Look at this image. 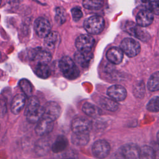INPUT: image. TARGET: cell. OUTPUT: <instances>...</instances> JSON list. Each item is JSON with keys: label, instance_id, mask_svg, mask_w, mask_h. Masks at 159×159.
Masks as SVG:
<instances>
[{"label": "cell", "instance_id": "cell-4", "mask_svg": "<svg viewBox=\"0 0 159 159\" xmlns=\"http://www.w3.org/2000/svg\"><path fill=\"white\" fill-rule=\"evenodd\" d=\"M120 48L128 57H134L139 53L140 45L136 40L131 38H125L121 42Z\"/></svg>", "mask_w": 159, "mask_h": 159}, {"label": "cell", "instance_id": "cell-6", "mask_svg": "<svg viewBox=\"0 0 159 159\" xmlns=\"http://www.w3.org/2000/svg\"><path fill=\"white\" fill-rule=\"evenodd\" d=\"M110 149L109 144L104 140H97L92 147L93 155L99 159H102L107 157L110 152Z\"/></svg>", "mask_w": 159, "mask_h": 159}, {"label": "cell", "instance_id": "cell-19", "mask_svg": "<svg viewBox=\"0 0 159 159\" xmlns=\"http://www.w3.org/2000/svg\"><path fill=\"white\" fill-rule=\"evenodd\" d=\"M68 141L67 139L63 135H59L52 146V151L54 153H59L63 151L68 146Z\"/></svg>", "mask_w": 159, "mask_h": 159}, {"label": "cell", "instance_id": "cell-38", "mask_svg": "<svg viewBox=\"0 0 159 159\" xmlns=\"http://www.w3.org/2000/svg\"><path fill=\"white\" fill-rule=\"evenodd\" d=\"M68 159H73V158H68Z\"/></svg>", "mask_w": 159, "mask_h": 159}, {"label": "cell", "instance_id": "cell-2", "mask_svg": "<svg viewBox=\"0 0 159 159\" xmlns=\"http://www.w3.org/2000/svg\"><path fill=\"white\" fill-rule=\"evenodd\" d=\"M60 69L63 75L69 80H74L80 75V71L73 60L69 57H63L59 62Z\"/></svg>", "mask_w": 159, "mask_h": 159}, {"label": "cell", "instance_id": "cell-11", "mask_svg": "<svg viewBox=\"0 0 159 159\" xmlns=\"http://www.w3.org/2000/svg\"><path fill=\"white\" fill-rule=\"evenodd\" d=\"M31 58L33 61L39 64L47 65L52 59L51 54L42 48H35L31 54Z\"/></svg>", "mask_w": 159, "mask_h": 159}, {"label": "cell", "instance_id": "cell-30", "mask_svg": "<svg viewBox=\"0 0 159 159\" xmlns=\"http://www.w3.org/2000/svg\"><path fill=\"white\" fill-rule=\"evenodd\" d=\"M55 19L57 22L61 25L63 24L66 20V12L65 10L61 7H57L55 9Z\"/></svg>", "mask_w": 159, "mask_h": 159}, {"label": "cell", "instance_id": "cell-28", "mask_svg": "<svg viewBox=\"0 0 159 159\" xmlns=\"http://www.w3.org/2000/svg\"><path fill=\"white\" fill-rule=\"evenodd\" d=\"M104 0H83V5L88 9L96 10L101 7L103 5Z\"/></svg>", "mask_w": 159, "mask_h": 159}, {"label": "cell", "instance_id": "cell-37", "mask_svg": "<svg viewBox=\"0 0 159 159\" xmlns=\"http://www.w3.org/2000/svg\"><path fill=\"white\" fill-rule=\"evenodd\" d=\"M157 139H158V142L159 143V131L157 133Z\"/></svg>", "mask_w": 159, "mask_h": 159}, {"label": "cell", "instance_id": "cell-16", "mask_svg": "<svg viewBox=\"0 0 159 159\" xmlns=\"http://www.w3.org/2000/svg\"><path fill=\"white\" fill-rule=\"evenodd\" d=\"M75 60L76 63L83 68L88 66L93 58V53L91 52H82L78 51L75 54Z\"/></svg>", "mask_w": 159, "mask_h": 159}, {"label": "cell", "instance_id": "cell-32", "mask_svg": "<svg viewBox=\"0 0 159 159\" xmlns=\"http://www.w3.org/2000/svg\"><path fill=\"white\" fill-rule=\"evenodd\" d=\"M134 93L137 98H142L145 93V86L142 81L138 82L134 87Z\"/></svg>", "mask_w": 159, "mask_h": 159}, {"label": "cell", "instance_id": "cell-10", "mask_svg": "<svg viewBox=\"0 0 159 159\" xmlns=\"http://www.w3.org/2000/svg\"><path fill=\"white\" fill-rule=\"evenodd\" d=\"M153 13L148 9L140 11L136 16V22L140 27H147L150 25L153 20Z\"/></svg>", "mask_w": 159, "mask_h": 159}, {"label": "cell", "instance_id": "cell-24", "mask_svg": "<svg viewBox=\"0 0 159 159\" xmlns=\"http://www.w3.org/2000/svg\"><path fill=\"white\" fill-rule=\"evenodd\" d=\"M139 159H155L152 147L144 145L140 148Z\"/></svg>", "mask_w": 159, "mask_h": 159}, {"label": "cell", "instance_id": "cell-21", "mask_svg": "<svg viewBox=\"0 0 159 159\" xmlns=\"http://www.w3.org/2000/svg\"><path fill=\"white\" fill-rule=\"evenodd\" d=\"M60 36L57 32H50L45 37L44 44L49 49H53L55 47L57 43L59 42Z\"/></svg>", "mask_w": 159, "mask_h": 159}, {"label": "cell", "instance_id": "cell-33", "mask_svg": "<svg viewBox=\"0 0 159 159\" xmlns=\"http://www.w3.org/2000/svg\"><path fill=\"white\" fill-rule=\"evenodd\" d=\"M148 8L154 14L159 15V0H148Z\"/></svg>", "mask_w": 159, "mask_h": 159}, {"label": "cell", "instance_id": "cell-35", "mask_svg": "<svg viewBox=\"0 0 159 159\" xmlns=\"http://www.w3.org/2000/svg\"><path fill=\"white\" fill-rule=\"evenodd\" d=\"M152 148L154 150L155 159H159V143H153Z\"/></svg>", "mask_w": 159, "mask_h": 159}, {"label": "cell", "instance_id": "cell-3", "mask_svg": "<svg viewBox=\"0 0 159 159\" xmlns=\"http://www.w3.org/2000/svg\"><path fill=\"white\" fill-rule=\"evenodd\" d=\"M104 24L105 22L103 17L99 16H93L85 20L84 27L89 34L97 35L103 30Z\"/></svg>", "mask_w": 159, "mask_h": 159}, {"label": "cell", "instance_id": "cell-8", "mask_svg": "<svg viewBox=\"0 0 159 159\" xmlns=\"http://www.w3.org/2000/svg\"><path fill=\"white\" fill-rule=\"evenodd\" d=\"M53 128V120L42 117L37 122L35 128V133L40 136H43L49 134Z\"/></svg>", "mask_w": 159, "mask_h": 159}, {"label": "cell", "instance_id": "cell-25", "mask_svg": "<svg viewBox=\"0 0 159 159\" xmlns=\"http://www.w3.org/2000/svg\"><path fill=\"white\" fill-rule=\"evenodd\" d=\"M50 148L48 142L44 139L39 140L35 145V152L39 155H43L47 153Z\"/></svg>", "mask_w": 159, "mask_h": 159}, {"label": "cell", "instance_id": "cell-1", "mask_svg": "<svg viewBox=\"0 0 159 159\" xmlns=\"http://www.w3.org/2000/svg\"><path fill=\"white\" fill-rule=\"evenodd\" d=\"M25 115L27 119L32 123L38 122L43 116V107L40 106L36 97L30 98L25 110Z\"/></svg>", "mask_w": 159, "mask_h": 159}, {"label": "cell", "instance_id": "cell-29", "mask_svg": "<svg viewBox=\"0 0 159 159\" xmlns=\"http://www.w3.org/2000/svg\"><path fill=\"white\" fill-rule=\"evenodd\" d=\"M19 85L26 96L30 97L32 94V88L30 83L26 79H22L19 81Z\"/></svg>", "mask_w": 159, "mask_h": 159}, {"label": "cell", "instance_id": "cell-36", "mask_svg": "<svg viewBox=\"0 0 159 159\" xmlns=\"http://www.w3.org/2000/svg\"><path fill=\"white\" fill-rule=\"evenodd\" d=\"M113 159H126L121 153L120 152L116 153L114 157H113Z\"/></svg>", "mask_w": 159, "mask_h": 159}, {"label": "cell", "instance_id": "cell-17", "mask_svg": "<svg viewBox=\"0 0 159 159\" xmlns=\"http://www.w3.org/2000/svg\"><path fill=\"white\" fill-rule=\"evenodd\" d=\"M25 103V96L24 94H17L12 99L11 109L13 114H18L24 108Z\"/></svg>", "mask_w": 159, "mask_h": 159}, {"label": "cell", "instance_id": "cell-18", "mask_svg": "<svg viewBox=\"0 0 159 159\" xmlns=\"http://www.w3.org/2000/svg\"><path fill=\"white\" fill-rule=\"evenodd\" d=\"M71 142L76 146H84L89 140V132H73L71 135Z\"/></svg>", "mask_w": 159, "mask_h": 159}, {"label": "cell", "instance_id": "cell-23", "mask_svg": "<svg viewBox=\"0 0 159 159\" xmlns=\"http://www.w3.org/2000/svg\"><path fill=\"white\" fill-rule=\"evenodd\" d=\"M147 87L150 91L159 90V71L155 72L151 75L148 81Z\"/></svg>", "mask_w": 159, "mask_h": 159}, {"label": "cell", "instance_id": "cell-26", "mask_svg": "<svg viewBox=\"0 0 159 159\" xmlns=\"http://www.w3.org/2000/svg\"><path fill=\"white\" fill-rule=\"evenodd\" d=\"M35 73L37 76L41 78H47L50 75V70L46 64H39L37 65Z\"/></svg>", "mask_w": 159, "mask_h": 159}, {"label": "cell", "instance_id": "cell-12", "mask_svg": "<svg viewBox=\"0 0 159 159\" xmlns=\"http://www.w3.org/2000/svg\"><path fill=\"white\" fill-rule=\"evenodd\" d=\"M107 93L111 98L116 101H123L127 96L126 89L124 87L119 84H115L109 87Z\"/></svg>", "mask_w": 159, "mask_h": 159}, {"label": "cell", "instance_id": "cell-31", "mask_svg": "<svg viewBox=\"0 0 159 159\" xmlns=\"http://www.w3.org/2000/svg\"><path fill=\"white\" fill-rule=\"evenodd\" d=\"M147 109L151 112H158L159 111V97L155 96L152 98L147 105Z\"/></svg>", "mask_w": 159, "mask_h": 159}, {"label": "cell", "instance_id": "cell-20", "mask_svg": "<svg viewBox=\"0 0 159 159\" xmlns=\"http://www.w3.org/2000/svg\"><path fill=\"white\" fill-rule=\"evenodd\" d=\"M139 26L134 24H127L125 30L130 34L132 35H134L135 37L140 39L141 40H144V39H146V35L145 32L142 30V29Z\"/></svg>", "mask_w": 159, "mask_h": 159}, {"label": "cell", "instance_id": "cell-34", "mask_svg": "<svg viewBox=\"0 0 159 159\" xmlns=\"http://www.w3.org/2000/svg\"><path fill=\"white\" fill-rule=\"evenodd\" d=\"M72 17L75 21H78L83 16V12L81 9L78 7H75L71 9V10Z\"/></svg>", "mask_w": 159, "mask_h": 159}, {"label": "cell", "instance_id": "cell-15", "mask_svg": "<svg viewBox=\"0 0 159 159\" xmlns=\"http://www.w3.org/2000/svg\"><path fill=\"white\" fill-rule=\"evenodd\" d=\"M124 52L120 48L112 47L110 48L107 53L106 57L107 60L112 63L117 65L119 64L123 59Z\"/></svg>", "mask_w": 159, "mask_h": 159}, {"label": "cell", "instance_id": "cell-5", "mask_svg": "<svg viewBox=\"0 0 159 159\" xmlns=\"http://www.w3.org/2000/svg\"><path fill=\"white\" fill-rule=\"evenodd\" d=\"M94 43V38L89 35H81L75 41L78 50L82 52H90Z\"/></svg>", "mask_w": 159, "mask_h": 159}, {"label": "cell", "instance_id": "cell-9", "mask_svg": "<svg viewBox=\"0 0 159 159\" xmlns=\"http://www.w3.org/2000/svg\"><path fill=\"white\" fill-rule=\"evenodd\" d=\"M61 109L58 103L53 101L48 102L43 106V116L52 120L58 119L60 114Z\"/></svg>", "mask_w": 159, "mask_h": 159}, {"label": "cell", "instance_id": "cell-13", "mask_svg": "<svg viewBox=\"0 0 159 159\" xmlns=\"http://www.w3.org/2000/svg\"><path fill=\"white\" fill-rule=\"evenodd\" d=\"M120 152L126 159H137L139 157L140 148L137 145L130 143L124 145Z\"/></svg>", "mask_w": 159, "mask_h": 159}, {"label": "cell", "instance_id": "cell-14", "mask_svg": "<svg viewBox=\"0 0 159 159\" xmlns=\"http://www.w3.org/2000/svg\"><path fill=\"white\" fill-rule=\"evenodd\" d=\"M89 121L86 118L83 117L75 118L71 123V129L73 132H89Z\"/></svg>", "mask_w": 159, "mask_h": 159}, {"label": "cell", "instance_id": "cell-27", "mask_svg": "<svg viewBox=\"0 0 159 159\" xmlns=\"http://www.w3.org/2000/svg\"><path fill=\"white\" fill-rule=\"evenodd\" d=\"M82 110L87 116L94 117L99 114V109L94 104L89 103V102H86L83 104Z\"/></svg>", "mask_w": 159, "mask_h": 159}, {"label": "cell", "instance_id": "cell-7", "mask_svg": "<svg viewBox=\"0 0 159 159\" xmlns=\"http://www.w3.org/2000/svg\"><path fill=\"white\" fill-rule=\"evenodd\" d=\"M34 29L39 37L45 38L48 34H50L51 25L46 19L43 17H39L35 21Z\"/></svg>", "mask_w": 159, "mask_h": 159}, {"label": "cell", "instance_id": "cell-22", "mask_svg": "<svg viewBox=\"0 0 159 159\" xmlns=\"http://www.w3.org/2000/svg\"><path fill=\"white\" fill-rule=\"evenodd\" d=\"M99 104L107 111H115L118 109L117 102L111 98H101L99 100Z\"/></svg>", "mask_w": 159, "mask_h": 159}]
</instances>
